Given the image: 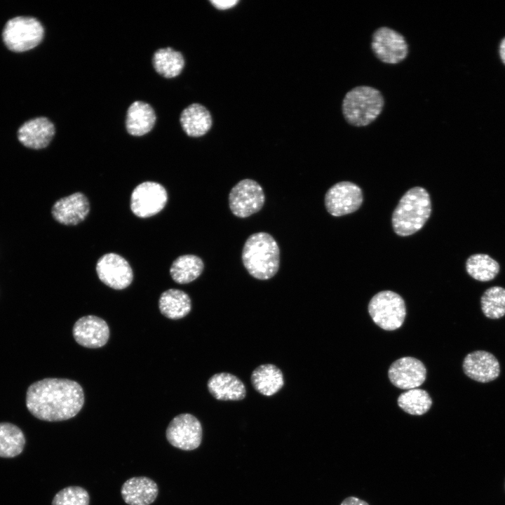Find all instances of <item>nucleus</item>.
Masks as SVG:
<instances>
[{"label":"nucleus","instance_id":"obj_1","mask_svg":"<svg viewBox=\"0 0 505 505\" xmlns=\"http://www.w3.org/2000/svg\"><path fill=\"white\" fill-rule=\"evenodd\" d=\"M84 403V393L76 382L61 378H46L31 384L27 391L26 405L39 419L59 422L75 417Z\"/></svg>","mask_w":505,"mask_h":505},{"label":"nucleus","instance_id":"obj_2","mask_svg":"<svg viewBox=\"0 0 505 505\" xmlns=\"http://www.w3.org/2000/svg\"><path fill=\"white\" fill-rule=\"evenodd\" d=\"M242 262L255 278L267 280L277 273L280 265V250L274 237L267 232L250 235L242 250Z\"/></svg>","mask_w":505,"mask_h":505},{"label":"nucleus","instance_id":"obj_3","mask_svg":"<svg viewBox=\"0 0 505 505\" xmlns=\"http://www.w3.org/2000/svg\"><path fill=\"white\" fill-rule=\"evenodd\" d=\"M431 213L429 193L421 187L409 189L400 199L392 215V227L400 236H410L419 231Z\"/></svg>","mask_w":505,"mask_h":505},{"label":"nucleus","instance_id":"obj_4","mask_svg":"<svg viewBox=\"0 0 505 505\" xmlns=\"http://www.w3.org/2000/svg\"><path fill=\"white\" fill-rule=\"evenodd\" d=\"M384 99L381 92L372 86H358L348 91L342 105L346 121L354 127H365L382 113Z\"/></svg>","mask_w":505,"mask_h":505},{"label":"nucleus","instance_id":"obj_5","mask_svg":"<svg viewBox=\"0 0 505 505\" xmlns=\"http://www.w3.org/2000/svg\"><path fill=\"white\" fill-rule=\"evenodd\" d=\"M43 35V27L37 19L22 16L8 20L2 32L5 45L14 52H24L35 48L41 43Z\"/></svg>","mask_w":505,"mask_h":505},{"label":"nucleus","instance_id":"obj_6","mask_svg":"<svg viewBox=\"0 0 505 505\" xmlns=\"http://www.w3.org/2000/svg\"><path fill=\"white\" fill-rule=\"evenodd\" d=\"M368 312L379 327L385 330H394L403 325L406 309L401 296L393 291L384 290L372 297Z\"/></svg>","mask_w":505,"mask_h":505},{"label":"nucleus","instance_id":"obj_7","mask_svg":"<svg viewBox=\"0 0 505 505\" xmlns=\"http://www.w3.org/2000/svg\"><path fill=\"white\" fill-rule=\"evenodd\" d=\"M371 49L382 62L396 65L408 55L409 47L404 36L388 27H381L372 35Z\"/></svg>","mask_w":505,"mask_h":505},{"label":"nucleus","instance_id":"obj_8","mask_svg":"<svg viewBox=\"0 0 505 505\" xmlns=\"http://www.w3.org/2000/svg\"><path fill=\"white\" fill-rule=\"evenodd\" d=\"M265 196L261 185L254 180L243 179L236 183L229 194V206L236 217L245 218L260 211Z\"/></svg>","mask_w":505,"mask_h":505},{"label":"nucleus","instance_id":"obj_9","mask_svg":"<svg viewBox=\"0 0 505 505\" xmlns=\"http://www.w3.org/2000/svg\"><path fill=\"white\" fill-rule=\"evenodd\" d=\"M203 436L200 421L193 415L183 413L169 423L166 436L170 445L182 450H193L199 447Z\"/></svg>","mask_w":505,"mask_h":505},{"label":"nucleus","instance_id":"obj_10","mask_svg":"<svg viewBox=\"0 0 505 505\" xmlns=\"http://www.w3.org/2000/svg\"><path fill=\"white\" fill-rule=\"evenodd\" d=\"M167 201V191L161 184L147 181L138 184L133 191L130 209L139 217H149L162 210Z\"/></svg>","mask_w":505,"mask_h":505},{"label":"nucleus","instance_id":"obj_11","mask_svg":"<svg viewBox=\"0 0 505 505\" xmlns=\"http://www.w3.org/2000/svg\"><path fill=\"white\" fill-rule=\"evenodd\" d=\"M363 203V193L356 184L343 181L332 186L325 195V206L332 216L339 217L357 210Z\"/></svg>","mask_w":505,"mask_h":505},{"label":"nucleus","instance_id":"obj_12","mask_svg":"<svg viewBox=\"0 0 505 505\" xmlns=\"http://www.w3.org/2000/svg\"><path fill=\"white\" fill-rule=\"evenodd\" d=\"M96 272L102 283L115 290L127 288L133 278V270L127 260L113 252L107 253L98 260Z\"/></svg>","mask_w":505,"mask_h":505},{"label":"nucleus","instance_id":"obj_13","mask_svg":"<svg viewBox=\"0 0 505 505\" xmlns=\"http://www.w3.org/2000/svg\"><path fill=\"white\" fill-rule=\"evenodd\" d=\"M388 375L395 386L409 390L416 389L424 383L426 369L421 361L413 357H403L391 365Z\"/></svg>","mask_w":505,"mask_h":505},{"label":"nucleus","instance_id":"obj_14","mask_svg":"<svg viewBox=\"0 0 505 505\" xmlns=\"http://www.w3.org/2000/svg\"><path fill=\"white\" fill-rule=\"evenodd\" d=\"M72 333L79 344L87 348H99L108 341L109 329L102 318L89 315L76 321Z\"/></svg>","mask_w":505,"mask_h":505},{"label":"nucleus","instance_id":"obj_15","mask_svg":"<svg viewBox=\"0 0 505 505\" xmlns=\"http://www.w3.org/2000/svg\"><path fill=\"white\" fill-rule=\"evenodd\" d=\"M462 368L467 377L481 383L492 382L500 374V365L497 358L483 350L468 354L464 359Z\"/></svg>","mask_w":505,"mask_h":505},{"label":"nucleus","instance_id":"obj_16","mask_svg":"<svg viewBox=\"0 0 505 505\" xmlns=\"http://www.w3.org/2000/svg\"><path fill=\"white\" fill-rule=\"evenodd\" d=\"M90 211L87 197L81 192H76L58 200L52 207L53 218L65 225H76L86 217Z\"/></svg>","mask_w":505,"mask_h":505},{"label":"nucleus","instance_id":"obj_17","mask_svg":"<svg viewBox=\"0 0 505 505\" xmlns=\"http://www.w3.org/2000/svg\"><path fill=\"white\" fill-rule=\"evenodd\" d=\"M55 133V126L48 119L36 117L26 121L19 128L18 138L26 147L40 149L49 144Z\"/></svg>","mask_w":505,"mask_h":505},{"label":"nucleus","instance_id":"obj_18","mask_svg":"<svg viewBox=\"0 0 505 505\" xmlns=\"http://www.w3.org/2000/svg\"><path fill=\"white\" fill-rule=\"evenodd\" d=\"M158 493L156 483L145 476L128 479L121 489V497L128 505H149L155 501Z\"/></svg>","mask_w":505,"mask_h":505},{"label":"nucleus","instance_id":"obj_19","mask_svg":"<svg viewBox=\"0 0 505 505\" xmlns=\"http://www.w3.org/2000/svg\"><path fill=\"white\" fill-rule=\"evenodd\" d=\"M208 389L219 400H241L246 395L243 382L236 376L228 372H219L208 379Z\"/></svg>","mask_w":505,"mask_h":505},{"label":"nucleus","instance_id":"obj_20","mask_svg":"<svg viewBox=\"0 0 505 505\" xmlns=\"http://www.w3.org/2000/svg\"><path fill=\"white\" fill-rule=\"evenodd\" d=\"M156 116L150 105L142 101H135L128 108L126 128L133 136H142L152 130Z\"/></svg>","mask_w":505,"mask_h":505},{"label":"nucleus","instance_id":"obj_21","mask_svg":"<svg viewBox=\"0 0 505 505\" xmlns=\"http://www.w3.org/2000/svg\"><path fill=\"white\" fill-rule=\"evenodd\" d=\"M181 126L190 137H197L205 135L212 126V116L203 105L193 103L186 107L180 114Z\"/></svg>","mask_w":505,"mask_h":505},{"label":"nucleus","instance_id":"obj_22","mask_svg":"<svg viewBox=\"0 0 505 505\" xmlns=\"http://www.w3.org/2000/svg\"><path fill=\"white\" fill-rule=\"evenodd\" d=\"M251 383L260 393L270 396L277 393L284 385L281 370L274 364H262L251 374Z\"/></svg>","mask_w":505,"mask_h":505},{"label":"nucleus","instance_id":"obj_23","mask_svg":"<svg viewBox=\"0 0 505 505\" xmlns=\"http://www.w3.org/2000/svg\"><path fill=\"white\" fill-rule=\"evenodd\" d=\"M159 307L163 316L176 320L184 317L190 312L191 302L185 292L172 288L161 295Z\"/></svg>","mask_w":505,"mask_h":505},{"label":"nucleus","instance_id":"obj_24","mask_svg":"<svg viewBox=\"0 0 505 505\" xmlns=\"http://www.w3.org/2000/svg\"><path fill=\"white\" fill-rule=\"evenodd\" d=\"M184 62L182 53L170 47L158 49L152 58L155 71L168 79L177 76L182 71Z\"/></svg>","mask_w":505,"mask_h":505},{"label":"nucleus","instance_id":"obj_25","mask_svg":"<svg viewBox=\"0 0 505 505\" xmlns=\"http://www.w3.org/2000/svg\"><path fill=\"white\" fill-rule=\"evenodd\" d=\"M203 260L194 255H183L172 264L170 274L177 283L186 284L196 280L203 272Z\"/></svg>","mask_w":505,"mask_h":505},{"label":"nucleus","instance_id":"obj_26","mask_svg":"<svg viewBox=\"0 0 505 505\" xmlns=\"http://www.w3.org/2000/svg\"><path fill=\"white\" fill-rule=\"evenodd\" d=\"M25 437L22 431L9 422H0V457L13 458L24 449Z\"/></svg>","mask_w":505,"mask_h":505},{"label":"nucleus","instance_id":"obj_27","mask_svg":"<svg viewBox=\"0 0 505 505\" xmlns=\"http://www.w3.org/2000/svg\"><path fill=\"white\" fill-rule=\"evenodd\" d=\"M467 273L473 278L483 282L494 279L499 272V263L490 255L478 253L471 255L466 262Z\"/></svg>","mask_w":505,"mask_h":505},{"label":"nucleus","instance_id":"obj_28","mask_svg":"<svg viewBox=\"0 0 505 505\" xmlns=\"http://www.w3.org/2000/svg\"><path fill=\"white\" fill-rule=\"evenodd\" d=\"M398 405L410 415H422L431 407L432 400L426 391L416 388L401 393L398 398Z\"/></svg>","mask_w":505,"mask_h":505},{"label":"nucleus","instance_id":"obj_29","mask_svg":"<svg viewBox=\"0 0 505 505\" xmlns=\"http://www.w3.org/2000/svg\"><path fill=\"white\" fill-rule=\"evenodd\" d=\"M483 314L490 319H499L505 315V288L492 286L487 289L480 298Z\"/></svg>","mask_w":505,"mask_h":505},{"label":"nucleus","instance_id":"obj_30","mask_svg":"<svg viewBox=\"0 0 505 505\" xmlns=\"http://www.w3.org/2000/svg\"><path fill=\"white\" fill-rule=\"evenodd\" d=\"M88 492L79 486L66 487L54 496L51 505H89Z\"/></svg>","mask_w":505,"mask_h":505},{"label":"nucleus","instance_id":"obj_31","mask_svg":"<svg viewBox=\"0 0 505 505\" xmlns=\"http://www.w3.org/2000/svg\"><path fill=\"white\" fill-rule=\"evenodd\" d=\"M238 0H211L210 3L217 9H229L238 4Z\"/></svg>","mask_w":505,"mask_h":505},{"label":"nucleus","instance_id":"obj_32","mask_svg":"<svg viewBox=\"0 0 505 505\" xmlns=\"http://www.w3.org/2000/svg\"><path fill=\"white\" fill-rule=\"evenodd\" d=\"M340 505H369V504L356 497H349L344 499Z\"/></svg>","mask_w":505,"mask_h":505},{"label":"nucleus","instance_id":"obj_33","mask_svg":"<svg viewBox=\"0 0 505 505\" xmlns=\"http://www.w3.org/2000/svg\"><path fill=\"white\" fill-rule=\"evenodd\" d=\"M499 54L502 62L505 64V38H504L500 43Z\"/></svg>","mask_w":505,"mask_h":505},{"label":"nucleus","instance_id":"obj_34","mask_svg":"<svg viewBox=\"0 0 505 505\" xmlns=\"http://www.w3.org/2000/svg\"><path fill=\"white\" fill-rule=\"evenodd\" d=\"M504 489H505V481H504Z\"/></svg>","mask_w":505,"mask_h":505}]
</instances>
